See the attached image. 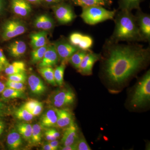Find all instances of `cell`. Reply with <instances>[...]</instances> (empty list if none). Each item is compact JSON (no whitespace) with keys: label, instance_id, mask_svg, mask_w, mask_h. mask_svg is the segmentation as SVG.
I'll use <instances>...</instances> for the list:
<instances>
[{"label":"cell","instance_id":"obj_3","mask_svg":"<svg viewBox=\"0 0 150 150\" xmlns=\"http://www.w3.org/2000/svg\"><path fill=\"white\" fill-rule=\"evenodd\" d=\"M116 10H108L102 6H94L82 8L81 17L84 22L90 25H94L108 20H113Z\"/></svg>","mask_w":150,"mask_h":150},{"label":"cell","instance_id":"obj_6","mask_svg":"<svg viewBox=\"0 0 150 150\" xmlns=\"http://www.w3.org/2000/svg\"><path fill=\"white\" fill-rule=\"evenodd\" d=\"M26 30L24 23L18 19H12L6 21L2 28L1 37L4 41H7L22 35Z\"/></svg>","mask_w":150,"mask_h":150},{"label":"cell","instance_id":"obj_8","mask_svg":"<svg viewBox=\"0 0 150 150\" xmlns=\"http://www.w3.org/2000/svg\"><path fill=\"white\" fill-rule=\"evenodd\" d=\"M137 24L144 41L150 40V16L149 14L144 13L141 9L138 10L136 16Z\"/></svg>","mask_w":150,"mask_h":150},{"label":"cell","instance_id":"obj_30","mask_svg":"<svg viewBox=\"0 0 150 150\" xmlns=\"http://www.w3.org/2000/svg\"><path fill=\"white\" fill-rule=\"evenodd\" d=\"M93 45V40L92 38L89 35L83 34L82 37L78 45L77 48L79 50L89 51H91Z\"/></svg>","mask_w":150,"mask_h":150},{"label":"cell","instance_id":"obj_19","mask_svg":"<svg viewBox=\"0 0 150 150\" xmlns=\"http://www.w3.org/2000/svg\"><path fill=\"white\" fill-rule=\"evenodd\" d=\"M47 33L46 31L33 33L30 34V45L33 49L40 48L47 44Z\"/></svg>","mask_w":150,"mask_h":150},{"label":"cell","instance_id":"obj_12","mask_svg":"<svg viewBox=\"0 0 150 150\" xmlns=\"http://www.w3.org/2000/svg\"><path fill=\"white\" fill-rule=\"evenodd\" d=\"M57 115V121L55 127L64 129L74 122V115L68 108H55Z\"/></svg>","mask_w":150,"mask_h":150},{"label":"cell","instance_id":"obj_41","mask_svg":"<svg viewBox=\"0 0 150 150\" xmlns=\"http://www.w3.org/2000/svg\"><path fill=\"white\" fill-rule=\"evenodd\" d=\"M45 136L46 140L48 142L57 140V139L55 137H54L53 135L50 132H49L47 129H46L45 132Z\"/></svg>","mask_w":150,"mask_h":150},{"label":"cell","instance_id":"obj_37","mask_svg":"<svg viewBox=\"0 0 150 150\" xmlns=\"http://www.w3.org/2000/svg\"><path fill=\"white\" fill-rule=\"evenodd\" d=\"M38 102V100L35 99H29L22 105V106L31 113Z\"/></svg>","mask_w":150,"mask_h":150},{"label":"cell","instance_id":"obj_2","mask_svg":"<svg viewBox=\"0 0 150 150\" xmlns=\"http://www.w3.org/2000/svg\"><path fill=\"white\" fill-rule=\"evenodd\" d=\"M115 28L109 40L114 42L126 41L134 43L144 41L136 16L131 11L120 10L116 11L115 17Z\"/></svg>","mask_w":150,"mask_h":150},{"label":"cell","instance_id":"obj_21","mask_svg":"<svg viewBox=\"0 0 150 150\" xmlns=\"http://www.w3.org/2000/svg\"><path fill=\"white\" fill-rule=\"evenodd\" d=\"M4 72L8 76L18 74V73L25 72L26 71V65L24 62L17 61L12 64H9L5 67Z\"/></svg>","mask_w":150,"mask_h":150},{"label":"cell","instance_id":"obj_17","mask_svg":"<svg viewBox=\"0 0 150 150\" xmlns=\"http://www.w3.org/2000/svg\"><path fill=\"white\" fill-rule=\"evenodd\" d=\"M6 143L10 149H18L22 146V137L16 129H12L7 137Z\"/></svg>","mask_w":150,"mask_h":150},{"label":"cell","instance_id":"obj_14","mask_svg":"<svg viewBox=\"0 0 150 150\" xmlns=\"http://www.w3.org/2000/svg\"><path fill=\"white\" fill-rule=\"evenodd\" d=\"M28 83L30 91L34 95L41 96L46 91V87L43 81L35 74L30 75Z\"/></svg>","mask_w":150,"mask_h":150},{"label":"cell","instance_id":"obj_13","mask_svg":"<svg viewBox=\"0 0 150 150\" xmlns=\"http://www.w3.org/2000/svg\"><path fill=\"white\" fill-rule=\"evenodd\" d=\"M59 59L54 45H49L43 59L40 62L38 67L39 68L53 67L57 64Z\"/></svg>","mask_w":150,"mask_h":150},{"label":"cell","instance_id":"obj_46","mask_svg":"<svg viewBox=\"0 0 150 150\" xmlns=\"http://www.w3.org/2000/svg\"><path fill=\"white\" fill-rule=\"evenodd\" d=\"M4 8V1L0 0V15L2 13Z\"/></svg>","mask_w":150,"mask_h":150},{"label":"cell","instance_id":"obj_47","mask_svg":"<svg viewBox=\"0 0 150 150\" xmlns=\"http://www.w3.org/2000/svg\"><path fill=\"white\" fill-rule=\"evenodd\" d=\"M6 88V84L0 81V94L2 93Z\"/></svg>","mask_w":150,"mask_h":150},{"label":"cell","instance_id":"obj_40","mask_svg":"<svg viewBox=\"0 0 150 150\" xmlns=\"http://www.w3.org/2000/svg\"><path fill=\"white\" fill-rule=\"evenodd\" d=\"M47 130H48L49 132H50V133L53 135V136H54V137H55L57 139L60 138V136H61V134H60V133H59V131H57L56 129H53V128H52V127H51V128H48Z\"/></svg>","mask_w":150,"mask_h":150},{"label":"cell","instance_id":"obj_26","mask_svg":"<svg viewBox=\"0 0 150 150\" xmlns=\"http://www.w3.org/2000/svg\"><path fill=\"white\" fill-rule=\"evenodd\" d=\"M42 126L38 123L33 125L30 143L34 146L39 144L42 140Z\"/></svg>","mask_w":150,"mask_h":150},{"label":"cell","instance_id":"obj_24","mask_svg":"<svg viewBox=\"0 0 150 150\" xmlns=\"http://www.w3.org/2000/svg\"><path fill=\"white\" fill-rule=\"evenodd\" d=\"M143 0H119V8L120 10L131 11L133 9L139 10Z\"/></svg>","mask_w":150,"mask_h":150},{"label":"cell","instance_id":"obj_5","mask_svg":"<svg viewBox=\"0 0 150 150\" xmlns=\"http://www.w3.org/2000/svg\"><path fill=\"white\" fill-rule=\"evenodd\" d=\"M76 95L69 88L60 89L54 92L49 98V103L55 108H66L74 104Z\"/></svg>","mask_w":150,"mask_h":150},{"label":"cell","instance_id":"obj_9","mask_svg":"<svg viewBox=\"0 0 150 150\" xmlns=\"http://www.w3.org/2000/svg\"><path fill=\"white\" fill-rule=\"evenodd\" d=\"M54 45L59 59L62 62L66 64L69 61L70 57L79 50L77 47L73 46L70 42L64 40L58 41Z\"/></svg>","mask_w":150,"mask_h":150},{"label":"cell","instance_id":"obj_28","mask_svg":"<svg viewBox=\"0 0 150 150\" xmlns=\"http://www.w3.org/2000/svg\"><path fill=\"white\" fill-rule=\"evenodd\" d=\"M1 94L2 97L5 99L22 98H24L25 97L24 92L16 90L13 89L8 87H6Z\"/></svg>","mask_w":150,"mask_h":150},{"label":"cell","instance_id":"obj_43","mask_svg":"<svg viewBox=\"0 0 150 150\" xmlns=\"http://www.w3.org/2000/svg\"><path fill=\"white\" fill-rule=\"evenodd\" d=\"M6 125L4 121L0 117V136H1L5 129Z\"/></svg>","mask_w":150,"mask_h":150},{"label":"cell","instance_id":"obj_7","mask_svg":"<svg viewBox=\"0 0 150 150\" xmlns=\"http://www.w3.org/2000/svg\"><path fill=\"white\" fill-rule=\"evenodd\" d=\"M53 11L56 19L61 24L70 23L76 17L71 7L66 4H60L54 6Z\"/></svg>","mask_w":150,"mask_h":150},{"label":"cell","instance_id":"obj_11","mask_svg":"<svg viewBox=\"0 0 150 150\" xmlns=\"http://www.w3.org/2000/svg\"><path fill=\"white\" fill-rule=\"evenodd\" d=\"M64 133L61 140V144L63 146L74 144L79 138V129L75 122L64 129Z\"/></svg>","mask_w":150,"mask_h":150},{"label":"cell","instance_id":"obj_23","mask_svg":"<svg viewBox=\"0 0 150 150\" xmlns=\"http://www.w3.org/2000/svg\"><path fill=\"white\" fill-rule=\"evenodd\" d=\"M76 5L82 8L94 6H106L111 4L110 0H72Z\"/></svg>","mask_w":150,"mask_h":150},{"label":"cell","instance_id":"obj_32","mask_svg":"<svg viewBox=\"0 0 150 150\" xmlns=\"http://www.w3.org/2000/svg\"><path fill=\"white\" fill-rule=\"evenodd\" d=\"M15 115L18 120L25 121H31L34 117L32 113L22 106L15 111Z\"/></svg>","mask_w":150,"mask_h":150},{"label":"cell","instance_id":"obj_45","mask_svg":"<svg viewBox=\"0 0 150 150\" xmlns=\"http://www.w3.org/2000/svg\"><path fill=\"white\" fill-rule=\"evenodd\" d=\"M42 149L44 150H53L49 143H46L42 146Z\"/></svg>","mask_w":150,"mask_h":150},{"label":"cell","instance_id":"obj_44","mask_svg":"<svg viewBox=\"0 0 150 150\" xmlns=\"http://www.w3.org/2000/svg\"><path fill=\"white\" fill-rule=\"evenodd\" d=\"M62 150H76L75 145H69V146H63L61 148Z\"/></svg>","mask_w":150,"mask_h":150},{"label":"cell","instance_id":"obj_39","mask_svg":"<svg viewBox=\"0 0 150 150\" xmlns=\"http://www.w3.org/2000/svg\"><path fill=\"white\" fill-rule=\"evenodd\" d=\"M9 64L2 49H0V64L5 67Z\"/></svg>","mask_w":150,"mask_h":150},{"label":"cell","instance_id":"obj_31","mask_svg":"<svg viewBox=\"0 0 150 150\" xmlns=\"http://www.w3.org/2000/svg\"><path fill=\"white\" fill-rule=\"evenodd\" d=\"M48 46L49 45L46 44L42 47L33 49V51L31 53V61L32 63L35 64L40 62L42 60L48 48Z\"/></svg>","mask_w":150,"mask_h":150},{"label":"cell","instance_id":"obj_50","mask_svg":"<svg viewBox=\"0 0 150 150\" xmlns=\"http://www.w3.org/2000/svg\"><path fill=\"white\" fill-rule=\"evenodd\" d=\"M3 108H4V105L0 102V114L3 112Z\"/></svg>","mask_w":150,"mask_h":150},{"label":"cell","instance_id":"obj_51","mask_svg":"<svg viewBox=\"0 0 150 150\" xmlns=\"http://www.w3.org/2000/svg\"><path fill=\"white\" fill-rule=\"evenodd\" d=\"M2 66H1V64H0V72H1V71L2 69L3 68Z\"/></svg>","mask_w":150,"mask_h":150},{"label":"cell","instance_id":"obj_15","mask_svg":"<svg viewBox=\"0 0 150 150\" xmlns=\"http://www.w3.org/2000/svg\"><path fill=\"white\" fill-rule=\"evenodd\" d=\"M11 6L14 13L20 16H27L32 10L30 3L26 0H11Z\"/></svg>","mask_w":150,"mask_h":150},{"label":"cell","instance_id":"obj_16","mask_svg":"<svg viewBox=\"0 0 150 150\" xmlns=\"http://www.w3.org/2000/svg\"><path fill=\"white\" fill-rule=\"evenodd\" d=\"M57 121V113L53 107L52 109L47 110L41 116L40 125L43 128L46 129L55 127Z\"/></svg>","mask_w":150,"mask_h":150},{"label":"cell","instance_id":"obj_38","mask_svg":"<svg viewBox=\"0 0 150 150\" xmlns=\"http://www.w3.org/2000/svg\"><path fill=\"white\" fill-rule=\"evenodd\" d=\"M43 103L42 102L38 101L31 113L34 117L38 116L41 114V112L43 111Z\"/></svg>","mask_w":150,"mask_h":150},{"label":"cell","instance_id":"obj_49","mask_svg":"<svg viewBox=\"0 0 150 150\" xmlns=\"http://www.w3.org/2000/svg\"><path fill=\"white\" fill-rule=\"evenodd\" d=\"M62 0H45L46 2L48 3H56L59 2Z\"/></svg>","mask_w":150,"mask_h":150},{"label":"cell","instance_id":"obj_36","mask_svg":"<svg viewBox=\"0 0 150 150\" xmlns=\"http://www.w3.org/2000/svg\"><path fill=\"white\" fill-rule=\"evenodd\" d=\"M83 34L79 32H74L71 33L69 38L70 43L73 46L77 47L81 38L82 37Z\"/></svg>","mask_w":150,"mask_h":150},{"label":"cell","instance_id":"obj_18","mask_svg":"<svg viewBox=\"0 0 150 150\" xmlns=\"http://www.w3.org/2000/svg\"><path fill=\"white\" fill-rule=\"evenodd\" d=\"M26 45L22 40H17L12 42L8 46V51L10 55L14 58L21 57L26 51Z\"/></svg>","mask_w":150,"mask_h":150},{"label":"cell","instance_id":"obj_42","mask_svg":"<svg viewBox=\"0 0 150 150\" xmlns=\"http://www.w3.org/2000/svg\"><path fill=\"white\" fill-rule=\"evenodd\" d=\"M48 143H49L50 146H51L53 150H58L59 149V142L58 140H54V141L48 142Z\"/></svg>","mask_w":150,"mask_h":150},{"label":"cell","instance_id":"obj_1","mask_svg":"<svg viewBox=\"0 0 150 150\" xmlns=\"http://www.w3.org/2000/svg\"><path fill=\"white\" fill-rule=\"evenodd\" d=\"M103 71L112 83H122L144 68L149 61V47L137 43L122 44L108 39L103 47Z\"/></svg>","mask_w":150,"mask_h":150},{"label":"cell","instance_id":"obj_27","mask_svg":"<svg viewBox=\"0 0 150 150\" xmlns=\"http://www.w3.org/2000/svg\"><path fill=\"white\" fill-rule=\"evenodd\" d=\"M88 52L79 49L70 57L68 62H69L75 69H78L84 57Z\"/></svg>","mask_w":150,"mask_h":150},{"label":"cell","instance_id":"obj_34","mask_svg":"<svg viewBox=\"0 0 150 150\" xmlns=\"http://www.w3.org/2000/svg\"><path fill=\"white\" fill-rule=\"evenodd\" d=\"M76 150H91L85 139L83 137H79L74 144Z\"/></svg>","mask_w":150,"mask_h":150},{"label":"cell","instance_id":"obj_4","mask_svg":"<svg viewBox=\"0 0 150 150\" xmlns=\"http://www.w3.org/2000/svg\"><path fill=\"white\" fill-rule=\"evenodd\" d=\"M150 72L148 71L138 83L132 98L131 105L134 107H141L150 101Z\"/></svg>","mask_w":150,"mask_h":150},{"label":"cell","instance_id":"obj_48","mask_svg":"<svg viewBox=\"0 0 150 150\" xmlns=\"http://www.w3.org/2000/svg\"><path fill=\"white\" fill-rule=\"evenodd\" d=\"M29 3L33 4H40L42 2L43 0H26Z\"/></svg>","mask_w":150,"mask_h":150},{"label":"cell","instance_id":"obj_33","mask_svg":"<svg viewBox=\"0 0 150 150\" xmlns=\"http://www.w3.org/2000/svg\"><path fill=\"white\" fill-rule=\"evenodd\" d=\"M7 87L16 90L25 92L26 90V86L24 83L13 81L8 80L5 84Z\"/></svg>","mask_w":150,"mask_h":150},{"label":"cell","instance_id":"obj_10","mask_svg":"<svg viewBox=\"0 0 150 150\" xmlns=\"http://www.w3.org/2000/svg\"><path fill=\"white\" fill-rule=\"evenodd\" d=\"M100 59V54L88 51L84 57L78 69L79 72L83 75H90L95 63Z\"/></svg>","mask_w":150,"mask_h":150},{"label":"cell","instance_id":"obj_35","mask_svg":"<svg viewBox=\"0 0 150 150\" xmlns=\"http://www.w3.org/2000/svg\"><path fill=\"white\" fill-rule=\"evenodd\" d=\"M26 79H27V77L25 72L18 73V74L9 75L8 77V80L23 83H24L26 82Z\"/></svg>","mask_w":150,"mask_h":150},{"label":"cell","instance_id":"obj_20","mask_svg":"<svg viewBox=\"0 0 150 150\" xmlns=\"http://www.w3.org/2000/svg\"><path fill=\"white\" fill-rule=\"evenodd\" d=\"M34 26L38 29L47 30H51L54 27L53 20L47 15H41L36 17L33 23Z\"/></svg>","mask_w":150,"mask_h":150},{"label":"cell","instance_id":"obj_25","mask_svg":"<svg viewBox=\"0 0 150 150\" xmlns=\"http://www.w3.org/2000/svg\"><path fill=\"white\" fill-rule=\"evenodd\" d=\"M38 72L49 84L54 86H56L54 75V69L52 67H44L39 68Z\"/></svg>","mask_w":150,"mask_h":150},{"label":"cell","instance_id":"obj_29","mask_svg":"<svg viewBox=\"0 0 150 150\" xmlns=\"http://www.w3.org/2000/svg\"><path fill=\"white\" fill-rule=\"evenodd\" d=\"M67 64L62 62L60 66L54 70V78L57 85L62 87L64 83V76Z\"/></svg>","mask_w":150,"mask_h":150},{"label":"cell","instance_id":"obj_22","mask_svg":"<svg viewBox=\"0 0 150 150\" xmlns=\"http://www.w3.org/2000/svg\"><path fill=\"white\" fill-rule=\"evenodd\" d=\"M16 129L24 139L30 143L32 125L28 123H19L16 125Z\"/></svg>","mask_w":150,"mask_h":150}]
</instances>
